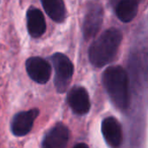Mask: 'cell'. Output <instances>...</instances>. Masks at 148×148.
Instances as JSON below:
<instances>
[{
  "mask_svg": "<svg viewBox=\"0 0 148 148\" xmlns=\"http://www.w3.org/2000/svg\"><path fill=\"white\" fill-rule=\"evenodd\" d=\"M122 41L121 32L115 28L105 30L88 49V58L92 65L102 68L115 58Z\"/></svg>",
  "mask_w": 148,
  "mask_h": 148,
  "instance_id": "obj_1",
  "label": "cell"
},
{
  "mask_svg": "<svg viewBox=\"0 0 148 148\" xmlns=\"http://www.w3.org/2000/svg\"><path fill=\"white\" fill-rule=\"evenodd\" d=\"M103 86L112 102L121 110L129 106V82L127 71L119 65L108 67L102 74Z\"/></svg>",
  "mask_w": 148,
  "mask_h": 148,
  "instance_id": "obj_2",
  "label": "cell"
},
{
  "mask_svg": "<svg viewBox=\"0 0 148 148\" xmlns=\"http://www.w3.org/2000/svg\"><path fill=\"white\" fill-rule=\"evenodd\" d=\"M51 61L55 69V87L58 93L63 94L72 81L74 65L70 59L62 53L54 54L51 57Z\"/></svg>",
  "mask_w": 148,
  "mask_h": 148,
  "instance_id": "obj_3",
  "label": "cell"
},
{
  "mask_svg": "<svg viewBox=\"0 0 148 148\" xmlns=\"http://www.w3.org/2000/svg\"><path fill=\"white\" fill-rule=\"evenodd\" d=\"M103 16L104 10L101 4L92 3L88 8L82 25V31L85 39H91L98 34L102 25Z\"/></svg>",
  "mask_w": 148,
  "mask_h": 148,
  "instance_id": "obj_4",
  "label": "cell"
},
{
  "mask_svg": "<svg viewBox=\"0 0 148 148\" xmlns=\"http://www.w3.org/2000/svg\"><path fill=\"white\" fill-rule=\"evenodd\" d=\"M26 71L29 78L36 83L45 84L51 76V66L42 57H29L25 63Z\"/></svg>",
  "mask_w": 148,
  "mask_h": 148,
  "instance_id": "obj_5",
  "label": "cell"
},
{
  "mask_svg": "<svg viewBox=\"0 0 148 148\" xmlns=\"http://www.w3.org/2000/svg\"><path fill=\"white\" fill-rule=\"evenodd\" d=\"M38 114L39 110L37 108L17 113L11 121L10 129L12 134L17 137L27 135L31 131Z\"/></svg>",
  "mask_w": 148,
  "mask_h": 148,
  "instance_id": "obj_6",
  "label": "cell"
},
{
  "mask_svg": "<svg viewBox=\"0 0 148 148\" xmlns=\"http://www.w3.org/2000/svg\"><path fill=\"white\" fill-rule=\"evenodd\" d=\"M67 101L73 110L78 115H84L90 110V100L87 89L82 86L73 87L67 95Z\"/></svg>",
  "mask_w": 148,
  "mask_h": 148,
  "instance_id": "obj_7",
  "label": "cell"
},
{
  "mask_svg": "<svg viewBox=\"0 0 148 148\" xmlns=\"http://www.w3.org/2000/svg\"><path fill=\"white\" fill-rule=\"evenodd\" d=\"M101 133L106 142L113 148H118L122 144L123 134L121 125L114 117H108L102 121Z\"/></svg>",
  "mask_w": 148,
  "mask_h": 148,
  "instance_id": "obj_8",
  "label": "cell"
},
{
  "mask_svg": "<svg viewBox=\"0 0 148 148\" xmlns=\"http://www.w3.org/2000/svg\"><path fill=\"white\" fill-rule=\"evenodd\" d=\"M69 139V131L68 127L58 123L52 127L45 135L42 147L43 148H65Z\"/></svg>",
  "mask_w": 148,
  "mask_h": 148,
  "instance_id": "obj_9",
  "label": "cell"
},
{
  "mask_svg": "<svg viewBox=\"0 0 148 148\" xmlns=\"http://www.w3.org/2000/svg\"><path fill=\"white\" fill-rule=\"evenodd\" d=\"M27 29L30 36L40 37L46 30V22L42 12L33 6L27 11Z\"/></svg>",
  "mask_w": 148,
  "mask_h": 148,
  "instance_id": "obj_10",
  "label": "cell"
},
{
  "mask_svg": "<svg viewBox=\"0 0 148 148\" xmlns=\"http://www.w3.org/2000/svg\"><path fill=\"white\" fill-rule=\"evenodd\" d=\"M139 2L134 0H123L118 3L115 8L117 17L123 23L131 22L137 15Z\"/></svg>",
  "mask_w": 148,
  "mask_h": 148,
  "instance_id": "obj_11",
  "label": "cell"
},
{
  "mask_svg": "<svg viewBox=\"0 0 148 148\" xmlns=\"http://www.w3.org/2000/svg\"><path fill=\"white\" fill-rule=\"evenodd\" d=\"M42 7L48 16L56 23H62L66 17V8L62 0L42 1Z\"/></svg>",
  "mask_w": 148,
  "mask_h": 148,
  "instance_id": "obj_12",
  "label": "cell"
},
{
  "mask_svg": "<svg viewBox=\"0 0 148 148\" xmlns=\"http://www.w3.org/2000/svg\"><path fill=\"white\" fill-rule=\"evenodd\" d=\"M74 148H89L88 147V145L84 144V143H80V144H77L75 145Z\"/></svg>",
  "mask_w": 148,
  "mask_h": 148,
  "instance_id": "obj_13",
  "label": "cell"
}]
</instances>
